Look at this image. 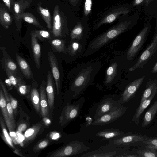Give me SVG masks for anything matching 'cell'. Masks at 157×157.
<instances>
[{
	"mask_svg": "<svg viewBox=\"0 0 157 157\" xmlns=\"http://www.w3.org/2000/svg\"><path fill=\"white\" fill-rule=\"evenodd\" d=\"M143 143L144 148L157 150V138L148 137Z\"/></svg>",
	"mask_w": 157,
	"mask_h": 157,
	"instance_id": "obj_38",
	"label": "cell"
},
{
	"mask_svg": "<svg viewBox=\"0 0 157 157\" xmlns=\"http://www.w3.org/2000/svg\"><path fill=\"white\" fill-rule=\"evenodd\" d=\"M84 36L83 28L80 24H78L74 27L70 35L72 40H77L85 42L86 38Z\"/></svg>",
	"mask_w": 157,
	"mask_h": 157,
	"instance_id": "obj_31",
	"label": "cell"
},
{
	"mask_svg": "<svg viewBox=\"0 0 157 157\" xmlns=\"http://www.w3.org/2000/svg\"><path fill=\"white\" fill-rule=\"evenodd\" d=\"M0 83L1 87L4 93V96L6 99V106L9 118L13 125V128L14 129H15L16 125L13 114V111L11 104L9 94L8 93L4 84L1 80H0Z\"/></svg>",
	"mask_w": 157,
	"mask_h": 157,
	"instance_id": "obj_28",
	"label": "cell"
},
{
	"mask_svg": "<svg viewBox=\"0 0 157 157\" xmlns=\"http://www.w3.org/2000/svg\"><path fill=\"white\" fill-rule=\"evenodd\" d=\"M157 113V100L151 105L146 112L142 124V127L148 125L152 121Z\"/></svg>",
	"mask_w": 157,
	"mask_h": 157,
	"instance_id": "obj_27",
	"label": "cell"
},
{
	"mask_svg": "<svg viewBox=\"0 0 157 157\" xmlns=\"http://www.w3.org/2000/svg\"><path fill=\"white\" fill-rule=\"evenodd\" d=\"M32 0H17L15 1L12 11L17 30L19 32L21 28L22 16L25 10L28 8Z\"/></svg>",
	"mask_w": 157,
	"mask_h": 157,
	"instance_id": "obj_9",
	"label": "cell"
},
{
	"mask_svg": "<svg viewBox=\"0 0 157 157\" xmlns=\"http://www.w3.org/2000/svg\"><path fill=\"white\" fill-rule=\"evenodd\" d=\"M85 42L73 40L68 46L67 54L71 56H76L77 58L84 51Z\"/></svg>",
	"mask_w": 157,
	"mask_h": 157,
	"instance_id": "obj_22",
	"label": "cell"
},
{
	"mask_svg": "<svg viewBox=\"0 0 157 157\" xmlns=\"http://www.w3.org/2000/svg\"><path fill=\"white\" fill-rule=\"evenodd\" d=\"M42 125L41 123L37 124L26 131L24 134L25 139L23 143L24 144H27L34 139L41 129Z\"/></svg>",
	"mask_w": 157,
	"mask_h": 157,
	"instance_id": "obj_26",
	"label": "cell"
},
{
	"mask_svg": "<svg viewBox=\"0 0 157 157\" xmlns=\"http://www.w3.org/2000/svg\"><path fill=\"white\" fill-rule=\"evenodd\" d=\"M50 140L44 139L38 143L33 148L34 151L36 152L46 147L50 143Z\"/></svg>",
	"mask_w": 157,
	"mask_h": 157,
	"instance_id": "obj_42",
	"label": "cell"
},
{
	"mask_svg": "<svg viewBox=\"0 0 157 157\" xmlns=\"http://www.w3.org/2000/svg\"><path fill=\"white\" fill-rule=\"evenodd\" d=\"M48 55L49 64L56 85L57 95L58 96L59 94L60 86V74L58 62L55 54L52 52L50 51Z\"/></svg>",
	"mask_w": 157,
	"mask_h": 157,
	"instance_id": "obj_16",
	"label": "cell"
},
{
	"mask_svg": "<svg viewBox=\"0 0 157 157\" xmlns=\"http://www.w3.org/2000/svg\"><path fill=\"white\" fill-rule=\"evenodd\" d=\"M71 2H72L74 0H70Z\"/></svg>",
	"mask_w": 157,
	"mask_h": 157,
	"instance_id": "obj_53",
	"label": "cell"
},
{
	"mask_svg": "<svg viewBox=\"0 0 157 157\" xmlns=\"http://www.w3.org/2000/svg\"><path fill=\"white\" fill-rule=\"evenodd\" d=\"M16 133V139L17 144H20L21 146H23L24 145L23 142L25 139L24 135H22L21 132L18 131Z\"/></svg>",
	"mask_w": 157,
	"mask_h": 157,
	"instance_id": "obj_44",
	"label": "cell"
},
{
	"mask_svg": "<svg viewBox=\"0 0 157 157\" xmlns=\"http://www.w3.org/2000/svg\"><path fill=\"white\" fill-rule=\"evenodd\" d=\"M31 98L35 109L37 113H39L40 109V99L39 92L35 88H33L31 90Z\"/></svg>",
	"mask_w": 157,
	"mask_h": 157,
	"instance_id": "obj_35",
	"label": "cell"
},
{
	"mask_svg": "<svg viewBox=\"0 0 157 157\" xmlns=\"http://www.w3.org/2000/svg\"><path fill=\"white\" fill-rule=\"evenodd\" d=\"M132 6L136 8V11L142 12L145 20L156 18L157 15V0H133Z\"/></svg>",
	"mask_w": 157,
	"mask_h": 157,
	"instance_id": "obj_5",
	"label": "cell"
},
{
	"mask_svg": "<svg viewBox=\"0 0 157 157\" xmlns=\"http://www.w3.org/2000/svg\"><path fill=\"white\" fill-rule=\"evenodd\" d=\"M82 142L77 140L69 143L59 149L48 154L50 157H65L73 156L85 152L90 149Z\"/></svg>",
	"mask_w": 157,
	"mask_h": 157,
	"instance_id": "obj_4",
	"label": "cell"
},
{
	"mask_svg": "<svg viewBox=\"0 0 157 157\" xmlns=\"http://www.w3.org/2000/svg\"><path fill=\"white\" fill-rule=\"evenodd\" d=\"M151 25L149 22L144 24L128 50L126 54L127 59L129 61L132 60L140 50L146 41Z\"/></svg>",
	"mask_w": 157,
	"mask_h": 157,
	"instance_id": "obj_3",
	"label": "cell"
},
{
	"mask_svg": "<svg viewBox=\"0 0 157 157\" xmlns=\"http://www.w3.org/2000/svg\"><path fill=\"white\" fill-rule=\"evenodd\" d=\"M118 100L115 101L111 98L103 100L97 108L94 116V119L109 112L116 110L122 106Z\"/></svg>",
	"mask_w": 157,
	"mask_h": 157,
	"instance_id": "obj_11",
	"label": "cell"
},
{
	"mask_svg": "<svg viewBox=\"0 0 157 157\" xmlns=\"http://www.w3.org/2000/svg\"><path fill=\"white\" fill-rule=\"evenodd\" d=\"M0 124L2 131V137L5 142L12 148L15 149V148L13 144V140L8 133L6 127L3 119L1 115L0 117Z\"/></svg>",
	"mask_w": 157,
	"mask_h": 157,
	"instance_id": "obj_33",
	"label": "cell"
},
{
	"mask_svg": "<svg viewBox=\"0 0 157 157\" xmlns=\"http://www.w3.org/2000/svg\"><path fill=\"white\" fill-rule=\"evenodd\" d=\"M37 10L47 25L49 29L52 28L51 22V17L50 12L47 7L43 8L40 3H38L37 6Z\"/></svg>",
	"mask_w": 157,
	"mask_h": 157,
	"instance_id": "obj_29",
	"label": "cell"
},
{
	"mask_svg": "<svg viewBox=\"0 0 157 157\" xmlns=\"http://www.w3.org/2000/svg\"><path fill=\"white\" fill-rule=\"evenodd\" d=\"M124 134V132L119 129L111 128L99 131L96 133V135L104 140H111L120 138Z\"/></svg>",
	"mask_w": 157,
	"mask_h": 157,
	"instance_id": "obj_20",
	"label": "cell"
},
{
	"mask_svg": "<svg viewBox=\"0 0 157 157\" xmlns=\"http://www.w3.org/2000/svg\"><path fill=\"white\" fill-rule=\"evenodd\" d=\"M51 44L52 47L56 51L67 54V49L64 40L55 39L52 41Z\"/></svg>",
	"mask_w": 157,
	"mask_h": 157,
	"instance_id": "obj_34",
	"label": "cell"
},
{
	"mask_svg": "<svg viewBox=\"0 0 157 157\" xmlns=\"http://www.w3.org/2000/svg\"><path fill=\"white\" fill-rule=\"evenodd\" d=\"M157 50V25H156L154 35L151 43L141 54L136 63L129 69V71H132L143 68Z\"/></svg>",
	"mask_w": 157,
	"mask_h": 157,
	"instance_id": "obj_7",
	"label": "cell"
},
{
	"mask_svg": "<svg viewBox=\"0 0 157 157\" xmlns=\"http://www.w3.org/2000/svg\"><path fill=\"white\" fill-rule=\"evenodd\" d=\"M13 19L6 9L3 7L0 8V23L5 29H7L11 25Z\"/></svg>",
	"mask_w": 157,
	"mask_h": 157,
	"instance_id": "obj_30",
	"label": "cell"
},
{
	"mask_svg": "<svg viewBox=\"0 0 157 157\" xmlns=\"http://www.w3.org/2000/svg\"><path fill=\"white\" fill-rule=\"evenodd\" d=\"M118 68V63L116 62L111 63L107 69L106 71L105 83L108 84L111 83L117 75Z\"/></svg>",
	"mask_w": 157,
	"mask_h": 157,
	"instance_id": "obj_32",
	"label": "cell"
},
{
	"mask_svg": "<svg viewBox=\"0 0 157 157\" xmlns=\"http://www.w3.org/2000/svg\"><path fill=\"white\" fill-rule=\"evenodd\" d=\"M12 85L17 89L19 77H17L6 69H4Z\"/></svg>",
	"mask_w": 157,
	"mask_h": 157,
	"instance_id": "obj_39",
	"label": "cell"
},
{
	"mask_svg": "<svg viewBox=\"0 0 157 157\" xmlns=\"http://www.w3.org/2000/svg\"><path fill=\"white\" fill-rule=\"evenodd\" d=\"M83 100L82 98L73 104H67L62 111L59 117V124L63 126L76 117L80 113Z\"/></svg>",
	"mask_w": 157,
	"mask_h": 157,
	"instance_id": "obj_8",
	"label": "cell"
},
{
	"mask_svg": "<svg viewBox=\"0 0 157 157\" xmlns=\"http://www.w3.org/2000/svg\"><path fill=\"white\" fill-rule=\"evenodd\" d=\"M133 7L132 5H125L115 10L106 15L98 24L97 29L104 24L112 22L121 15H126L129 13L133 9Z\"/></svg>",
	"mask_w": 157,
	"mask_h": 157,
	"instance_id": "obj_15",
	"label": "cell"
},
{
	"mask_svg": "<svg viewBox=\"0 0 157 157\" xmlns=\"http://www.w3.org/2000/svg\"><path fill=\"white\" fill-rule=\"evenodd\" d=\"M0 48L2 50L3 57L1 63L3 69H8L12 73L17 75V67L16 63L11 58L6 52L5 48L1 46Z\"/></svg>",
	"mask_w": 157,
	"mask_h": 157,
	"instance_id": "obj_17",
	"label": "cell"
},
{
	"mask_svg": "<svg viewBox=\"0 0 157 157\" xmlns=\"http://www.w3.org/2000/svg\"><path fill=\"white\" fill-rule=\"evenodd\" d=\"M64 29L63 17L59 8L56 5L53 12V22L52 26V33L55 37L65 36L64 34Z\"/></svg>",
	"mask_w": 157,
	"mask_h": 157,
	"instance_id": "obj_13",
	"label": "cell"
},
{
	"mask_svg": "<svg viewBox=\"0 0 157 157\" xmlns=\"http://www.w3.org/2000/svg\"><path fill=\"white\" fill-rule=\"evenodd\" d=\"M32 48L36 67L39 69L40 67V58L41 55L40 46L37 40V37L34 31L31 32Z\"/></svg>",
	"mask_w": 157,
	"mask_h": 157,
	"instance_id": "obj_18",
	"label": "cell"
},
{
	"mask_svg": "<svg viewBox=\"0 0 157 157\" xmlns=\"http://www.w3.org/2000/svg\"><path fill=\"white\" fill-rule=\"evenodd\" d=\"M128 108L122 106L115 110L109 112L94 119L92 124L102 126L112 123L122 116Z\"/></svg>",
	"mask_w": 157,
	"mask_h": 157,
	"instance_id": "obj_10",
	"label": "cell"
},
{
	"mask_svg": "<svg viewBox=\"0 0 157 157\" xmlns=\"http://www.w3.org/2000/svg\"><path fill=\"white\" fill-rule=\"evenodd\" d=\"M46 82L43 80L40 86V107L41 114L44 117H49L48 102L46 94Z\"/></svg>",
	"mask_w": 157,
	"mask_h": 157,
	"instance_id": "obj_19",
	"label": "cell"
},
{
	"mask_svg": "<svg viewBox=\"0 0 157 157\" xmlns=\"http://www.w3.org/2000/svg\"><path fill=\"white\" fill-rule=\"evenodd\" d=\"M92 5V0H86L84 4V13L87 16L90 13Z\"/></svg>",
	"mask_w": 157,
	"mask_h": 157,
	"instance_id": "obj_43",
	"label": "cell"
},
{
	"mask_svg": "<svg viewBox=\"0 0 157 157\" xmlns=\"http://www.w3.org/2000/svg\"><path fill=\"white\" fill-rule=\"evenodd\" d=\"M16 59L21 71L26 78L29 80L33 78L32 72L26 61L17 53Z\"/></svg>",
	"mask_w": 157,
	"mask_h": 157,
	"instance_id": "obj_25",
	"label": "cell"
},
{
	"mask_svg": "<svg viewBox=\"0 0 157 157\" xmlns=\"http://www.w3.org/2000/svg\"><path fill=\"white\" fill-rule=\"evenodd\" d=\"M155 95H152L148 98L140 103V105L132 119V121L135 123L136 125H138L140 118L142 114L149 105Z\"/></svg>",
	"mask_w": 157,
	"mask_h": 157,
	"instance_id": "obj_24",
	"label": "cell"
},
{
	"mask_svg": "<svg viewBox=\"0 0 157 157\" xmlns=\"http://www.w3.org/2000/svg\"><path fill=\"white\" fill-rule=\"evenodd\" d=\"M46 91L48 106L49 108L51 109L53 108L54 104V93L52 78L50 71H48L47 74Z\"/></svg>",
	"mask_w": 157,
	"mask_h": 157,
	"instance_id": "obj_21",
	"label": "cell"
},
{
	"mask_svg": "<svg viewBox=\"0 0 157 157\" xmlns=\"http://www.w3.org/2000/svg\"><path fill=\"white\" fill-rule=\"evenodd\" d=\"M140 17V12L136 11L135 13L94 38L89 44L83 55L87 56L95 52L110 40L132 28L136 24Z\"/></svg>",
	"mask_w": 157,
	"mask_h": 157,
	"instance_id": "obj_1",
	"label": "cell"
},
{
	"mask_svg": "<svg viewBox=\"0 0 157 157\" xmlns=\"http://www.w3.org/2000/svg\"><path fill=\"white\" fill-rule=\"evenodd\" d=\"M137 151V150L135 149L131 151L128 150L123 155L122 157H139Z\"/></svg>",
	"mask_w": 157,
	"mask_h": 157,
	"instance_id": "obj_45",
	"label": "cell"
},
{
	"mask_svg": "<svg viewBox=\"0 0 157 157\" xmlns=\"http://www.w3.org/2000/svg\"><path fill=\"white\" fill-rule=\"evenodd\" d=\"M5 5L10 12H12L14 2L13 0H2Z\"/></svg>",
	"mask_w": 157,
	"mask_h": 157,
	"instance_id": "obj_46",
	"label": "cell"
},
{
	"mask_svg": "<svg viewBox=\"0 0 157 157\" xmlns=\"http://www.w3.org/2000/svg\"><path fill=\"white\" fill-rule=\"evenodd\" d=\"M50 137L52 140H56L60 137V134L56 132H53L51 134Z\"/></svg>",
	"mask_w": 157,
	"mask_h": 157,
	"instance_id": "obj_49",
	"label": "cell"
},
{
	"mask_svg": "<svg viewBox=\"0 0 157 157\" xmlns=\"http://www.w3.org/2000/svg\"><path fill=\"white\" fill-rule=\"evenodd\" d=\"M13 152L14 153L17 154L18 155L21 157H25L24 156L21 152L20 150L18 149H15L14 151Z\"/></svg>",
	"mask_w": 157,
	"mask_h": 157,
	"instance_id": "obj_50",
	"label": "cell"
},
{
	"mask_svg": "<svg viewBox=\"0 0 157 157\" xmlns=\"http://www.w3.org/2000/svg\"><path fill=\"white\" fill-rule=\"evenodd\" d=\"M22 19L26 22L32 24L38 27H42L40 24L36 17L32 13L29 12L24 13L22 16Z\"/></svg>",
	"mask_w": 157,
	"mask_h": 157,
	"instance_id": "obj_36",
	"label": "cell"
},
{
	"mask_svg": "<svg viewBox=\"0 0 157 157\" xmlns=\"http://www.w3.org/2000/svg\"><path fill=\"white\" fill-rule=\"evenodd\" d=\"M145 76L139 77L129 84L126 87L118 100L121 104L125 103L134 98L142 83Z\"/></svg>",
	"mask_w": 157,
	"mask_h": 157,
	"instance_id": "obj_12",
	"label": "cell"
},
{
	"mask_svg": "<svg viewBox=\"0 0 157 157\" xmlns=\"http://www.w3.org/2000/svg\"><path fill=\"white\" fill-rule=\"evenodd\" d=\"M157 92V79H149L145 86V89L141 96L140 103L148 98Z\"/></svg>",
	"mask_w": 157,
	"mask_h": 157,
	"instance_id": "obj_23",
	"label": "cell"
},
{
	"mask_svg": "<svg viewBox=\"0 0 157 157\" xmlns=\"http://www.w3.org/2000/svg\"><path fill=\"white\" fill-rule=\"evenodd\" d=\"M148 137L146 135L129 132L125 134L120 138L110 140L107 145L113 148L129 149L132 146L143 145V141Z\"/></svg>",
	"mask_w": 157,
	"mask_h": 157,
	"instance_id": "obj_2",
	"label": "cell"
},
{
	"mask_svg": "<svg viewBox=\"0 0 157 157\" xmlns=\"http://www.w3.org/2000/svg\"><path fill=\"white\" fill-rule=\"evenodd\" d=\"M34 31L37 38L41 40L48 39L51 38L50 33L48 31L40 30Z\"/></svg>",
	"mask_w": 157,
	"mask_h": 157,
	"instance_id": "obj_40",
	"label": "cell"
},
{
	"mask_svg": "<svg viewBox=\"0 0 157 157\" xmlns=\"http://www.w3.org/2000/svg\"><path fill=\"white\" fill-rule=\"evenodd\" d=\"M10 99L11 105L13 112H15L17 106V101L10 94H9Z\"/></svg>",
	"mask_w": 157,
	"mask_h": 157,
	"instance_id": "obj_47",
	"label": "cell"
},
{
	"mask_svg": "<svg viewBox=\"0 0 157 157\" xmlns=\"http://www.w3.org/2000/svg\"><path fill=\"white\" fill-rule=\"evenodd\" d=\"M139 157H157V150L144 148L137 150Z\"/></svg>",
	"mask_w": 157,
	"mask_h": 157,
	"instance_id": "obj_37",
	"label": "cell"
},
{
	"mask_svg": "<svg viewBox=\"0 0 157 157\" xmlns=\"http://www.w3.org/2000/svg\"><path fill=\"white\" fill-rule=\"evenodd\" d=\"M152 72L153 73H157V62L153 67Z\"/></svg>",
	"mask_w": 157,
	"mask_h": 157,
	"instance_id": "obj_51",
	"label": "cell"
},
{
	"mask_svg": "<svg viewBox=\"0 0 157 157\" xmlns=\"http://www.w3.org/2000/svg\"><path fill=\"white\" fill-rule=\"evenodd\" d=\"M27 127V125L25 124H21L18 126L17 130L19 131L22 132L25 130Z\"/></svg>",
	"mask_w": 157,
	"mask_h": 157,
	"instance_id": "obj_48",
	"label": "cell"
},
{
	"mask_svg": "<svg viewBox=\"0 0 157 157\" xmlns=\"http://www.w3.org/2000/svg\"><path fill=\"white\" fill-rule=\"evenodd\" d=\"M92 68H86L77 75L71 87L72 97H78L85 90L88 84L89 78L92 72Z\"/></svg>",
	"mask_w": 157,
	"mask_h": 157,
	"instance_id": "obj_6",
	"label": "cell"
},
{
	"mask_svg": "<svg viewBox=\"0 0 157 157\" xmlns=\"http://www.w3.org/2000/svg\"><path fill=\"white\" fill-rule=\"evenodd\" d=\"M29 90V86L26 85L20 77L17 90L21 94L25 95L27 94Z\"/></svg>",
	"mask_w": 157,
	"mask_h": 157,
	"instance_id": "obj_41",
	"label": "cell"
},
{
	"mask_svg": "<svg viewBox=\"0 0 157 157\" xmlns=\"http://www.w3.org/2000/svg\"><path fill=\"white\" fill-rule=\"evenodd\" d=\"M156 25H157V17H156Z\"/></svg>",
	"mask_w": 157,
	"mask_h": 157,
	"instance_id": "obj_52",
	"label": "cell"
},
{
	"mask_svg": "<svg viewBox=\"0 0 157 157\" xmlns=\"http://www.w3.org/2000/svg\"><path fill=\"white\" fill-rule=\"evenodd\" d=\"M0 106L5 123L9 132L10 136L14 144H17L16 139V133L14 131V129L10 120L6 106V99L4 93L1 89L0 90Z\"/></svg>",
	"mask_w": 157,
	"mask_h": 157,
	"instance_id": "obj_14",
	"label": "cell"
},
{
	"mask_svg": "<svg viewBox=\"0 0 157 157\" xmlns=\"http://www.w3.org/2000/svg\"><path fill=\"white\" fill-rule=\"evenodd\" d=\"M156 136L157 137V134H156Z\"/></svg>",
	"mask_w": 157,
	"mask_h": 157,
	"instance_id": "obj_54",
	"label": "cell"
}]
</instances>
